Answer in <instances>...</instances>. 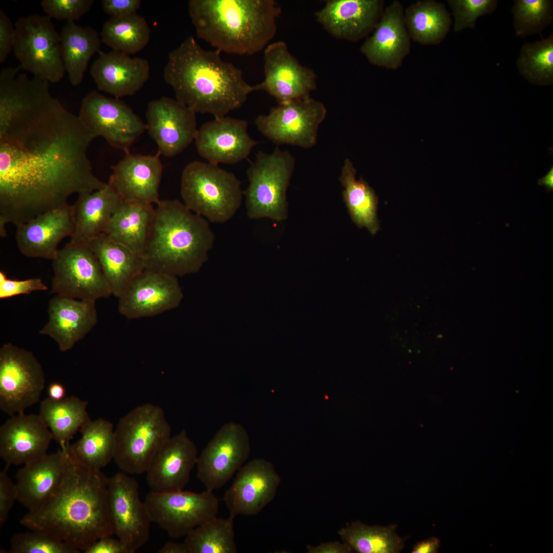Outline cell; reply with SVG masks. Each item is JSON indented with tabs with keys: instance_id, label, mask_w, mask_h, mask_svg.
I'll list each match as a JSON object with an SVG mask.
<instances>
[{
	"instance_id": "obj_1",
	"label": "cell",
	"mask_w": 553,
	"mask_h": 553,
	"mask_svg": "<svg viewBox=\"0 0 553 553\" xmlns=\"http://www.w3.org/2000/svg\"><path fill=\"white\" fill-rule=\"evenodd\" d=\"M49 82L26 74L0 82V235L105 186L87 151L97 136L53 97Z\"/></svg>"
},
{
	"instance_id": "obj_2",
	"label": "cell",
	"mask_w": 553,
	"mask_h": 553,
	"mask_svg": "<svg viewBox=\"0 0 553 553\" xmlns=\"http://www.w3.org/2000/svg\"><path fill=\"white\" fill-rule=\"evenodd\" d=\"M64 477L39 508L28 512L20 523L83 551L97 540L114 535L107 501L108 478L100 470L78 462L69 452Z\"/></svg>"
},
{
	"instance_id": "obj_3",
	"label": "cell",
	"mask_w": 553,
	"mask_h": 553,
	"mask_svg": "<svg viewBox=\"0 0 553 553\" xmlns=\"http://www.w3.org/2000/svg\"><path fill=\"white\" fill-rule=\"evenodd\" d=\"M221 53L203 49L190 36L168 54L164 80L173 89L175 99L196 113L226 116L255 91L242 71L225 61Z\"/></svg>"
},
{
	"instance_id": "obj_4",
	"label": "cell",
	"mask_w": 553,
	"mask_h": 553,
	"mask_svg": "<svg viewBox=\"0 0 553 553\" xmlns=\"http://www.w3.org/2000/svg\"><path fill=\"white\" fill-rule=\"evenodd\" d=\"M281 8L274 0H190L197 37L221 52L251 55L275 35Z\"/></svg>"
},
{
	"instance_id": "obj_5",
	"label": "cell",
	"mask_w": 553,
	"mask_h": 553,
	"mask_svg": "<svg viewBox=\"0 0 553 553\" xmlns=\"http://www.w3.org/2000/svg\"><path fill=\"white\" fill-rule=\"evenodd\" d=\"M215 242L209 222L177 199L156 204L145 248L144 269L175 276L199 271Z\"/></svg>"
},
{
	"instance_id": "obj_6",
	"label": "cell",
	"mask_w": 553,
	"mask_h": 553,
	"mask_svg": "<svg viewBox=\"0 0 553 553\" xmlns=\"http://www.w3.org/2000/svg\"><path fill=\"white\" fill-rule=\"evenodd\" d=\"M183 203L209 222L224 223L240 208L243 191L235 174L209 162L195 161L183 169L180 183Z\"/></svg>"
},
{
	"instance_id": "obj_7",
	"label": "cell",
	"mask_w": 553,
	"mask_h": 553,
	"mask_svg": "<svg viewBox=\"0 0 553 553\" xmlns=\"http://www.w3.org/2000/svg\"><path fill=\"white\" fill-rule=\"evenodd\" d=\"M114 432L113 460L121 471L130 475L145 473L172 436L163 410L151 403L138 406L122 416Z\"/></svg>"
},
{
	"instance_id": "obj_8",
	"label": "cell",
	"mask_w": 553,
	"mask_h": 553,
	"mask_svg": "<svg viewBox=\"0 0 553 553\" xmlns=\"http://www.w3.org/2000/svg\"><path fill=\"white\" fill-rule=\"evenodd\" d=\"M294 166L293 156L279 147L270 154H256L246 170L248 186L243 191L249 219L281 221L287 218L286 193Z\"/></svg>"
},
{
	"instance_id": "obj_9",
	"label": "cell",
	"mask_w": 553,
	"mask_h": 553,
	"mask_svg": "<svg viewBox=\"0 0 553 553\" xmlns=\"http://www.w3.org/2000/svg\"><path fill=\"white\" fill-rule=\"evenodd\" d=\"M13 51L21 69L48 82L64 77L60 36L51 18L38 14L18 18L14 24Z\"/></svg>"
},
{
	"instance_id": "obj_10",
	"label": "cell",
	"mask_w": 553,
	"mask_h": 553,
	"mask_svg": "<svg viewBox=\"0 0 553 553\" xmlns=\"http://www.w3.org/2000/svg\"><path fill=\"white\" fill-rule=\"evenodd\" d=\"M50 294L96 302L112 294L99 262L87 243L70 241L52 260Z\"/></svg>"
},
{
	"instance_id": "obj_11",
	"label": "cell",
	"mask_w": 553,
	"mask_h": 553,
	"mask_svg": "<svg viewBox=\"0 0 553 553\" xmlns=\"http://www.w3.org/2000/svg\"><path fill=\"white\" fill-rule=\"evenodd\" d=\"M327 114L325 105L310 95L271 108L255 119L258 131L273 143L310 148L316 144L317 130Z\"/></svg>"
},
{
	"instance_id": "obj_12",
	"label": "cell",
	"mask_w": 553,
	"mask_h": 553,
	"mask_svg": "<svg viewBox=\"0 0 553 553\" xmlns=\"http://www.w3.org/2000/svg\"><path fill=\"white\" fill-rule=\"evenodd\" d=\"M152 522L173 539L187 536L196 527L217 516L219 500L213 491H151L144 501Z\"/></svg>"
},
{
	"instance_id": "obj_13",
	"label": "cell",
	"mask_w": 553,
	"mask_h": 553,
	"mask_svg": "<svg viewBox=\"0 0 553 553\" xmlns=\"http://www.w3.org/2000/svg\"><path fill=\"white\" fill-rule=\"evenodd\" d=\"M42 367L33 353L12 343L0 348V409L12 416L37 403L44 388Z\"/></svg>"
},
{
	"instance_id": "obj_14",
	"label": "cell",
	"mask_w": 553,
	"mask_h": 553,
	"mask_svg": "<svg viewBox=\"0 0 553 553\" xmlns=\"http://www.w3.org/2000/svg\"><path fill=\"white\" fill-rule=\"evenodd\" d=\"M107 501L114 535L135 552L148 541L152 522L138 482L122 471L108 478Z\"/></svg>"
},
{
	"instance_id": "obj_15",
	"label": "cell",
	"mask_w": 553,
	"mask_h": 553,
	"mask_svg": "<svg viewBox=\"0 0 553 553\" xmlns=\"http://www.w3.org/2000/svg\"><path fill=\"white\" fill-rule=\"evenodd\" d=\"M78 116L97 137L126 153L146 130V124L126 103L95 90L83 97Z\"/></svg>"
},
{
	"instance_id": "obj_16",
	"label": "cell",
	"mask_w": 553,
	"mask_h": 553,
	"mask_svg": "<svg viewBox=\"0 0 553 553\" xmlns=\"http://www.w3.org/2000/svg\"><path fill=\"white\" fill-rule=\"evenodd\" d=\"M250 451L249 436L244 427L225 423L198 456V479L209 491L222 487L245 463Z\"/></svg>"
},
{
	"instance_id": "obj_17",
	"label": "cell",
	"mask_w": 553,
	"mask_h": 553,
	"mask_svg": "<svg viewBox=\"0 0 553 553\" xmlns=\"http://www.w3.org/2000/svg\"><path fill=\"white\" fill-rule=\"evenodd\" d=\"M264 79L254 85L273 97L278 104L309 96L316 88L317 75L302 65L283 41L269 44L264 50Z\"/></svg>"
},
{
	"instance_id": "obj_18",
	"label": "cell",
	"mask_w": 553,
	"mask_h": 553,
	"mask_svg": "<svg viewBox=\"0 0 553 553\" xmlns=\"http://www.w3.org/2000/svg\"><path fill=\"white\" fill-rule=\"evenodd\" d=\"M183 297L177 276L144 269L118 297V310L129 319L150 317L176 308Z\"/></svg>"
},
{
	"instance_id": "obj_19",
	"label": "cell",
	"mask_w": 553,
	"mask_h": 553,
	"mask_svg": "<svg viewBox=\"0 0 553 553\" xmlns=\"http://www.w3.org/2000/svg\"><path fill=\"white\" fill-rule=\"evenodd\" d=\"M196 114L172 98L162 97L149 102L145 113L146 130L160 154L174 157L194 140L198 131Z\"/></svg>"
},
{
	"instance_id": "obj_20",
	"label": "cell",
	"mask_w": 553,
	"mask_h": 553,
	"mask_svg": "<svg viewBox=\"0 0 553 553\" xmlns=\"http://www.w3.org/2000/svg\"><path fill=\"white\" fill-rule=\"evenodd\" d=\"M280 478L272 464L256 458L238 471L223 500L230 516L257 515L274 497Z\"/></svg>"
},
{
	"instance_id": "obj_21",
	"label": "cell",
	"mask_w": 553,
	"mask_h": 553,
	"mask_svg": "<svg viewBox=\"0 0 553 553\" xmlns=\"http://www.w3.org/2000/svg\"><path fill=\"white\" fill-rule=\"evenodd\" d=\"M194 140L199 155L218 165L239 162L259 143L250 136L247 121L228 116L204 123L198 129Z\"/></svg>"
},
{
	"instance_id": "obj_22",
	"label": "cell",
	"mask_w": 553,
	"mask_h": 553,
	"mask_svg": "<svg viewBox=\"0 0 553 553\" xmlns=\"http://www.w3.org/2000/svg\"><path fill=\"white\" fill-rule=\"evenodd\" d=\"M198 458L197 447L184 430L172 436L145 472L151 491L166 493L183 490L189 482Z\"/></svg>"
},
{
	"instance_id": "obj_23",
	"label": "cell",
	"mask_w": 553,
	"mask_h": 553,
	"mask_svg": "<svg viewBox=\"0 0 553 553\" xmlns=\"http://www.w3.org/2000/svg\"><path fill=\"white\" fill-rule=\"evenodd\" d=\"M384 10L382 0H329L315 19L334 38L355 42L374 31Z\"/></svg>"
},
{
	"instance_id": "obj_24",
	"label": "cell",
	"mask_w": 553,
	"mask_h": 553,
	"mask_svg": "<svg viewBox=\"0 0 553 553\" xmlns=\"http://www.w3.org/2000/svg\"><path fill=\"white\" fill-rule=\"evenodd\" d=\"M53 439L39 414L14 415L0 428V456L7 466L25 465L47 454Z\"/></svg>"
},
{
	"instance_id": "obj_25",
	"label": "cell",
	"mask_w": 553,
	"mask_h": 553,
	"mask_svg": "<svg viewBox=\"0 0 553 553\" xmlns=\"http://www.w3.org/2000/svg\"><path fill=\"white\" fill-rule=\"evenodd\" d=\"M404 10L400 2L394 1L384 9L373 34L360 46V52L371 64L396 70L410 53L411 39L405 24Z\"/></svg>"
},
{
	"instance_id": "obj_26",
	"label": "cell",
	"mask_w": 553,
	"mask_h": 553,
	"mask_svg": "<svg viewBox=\"0 0 553 553\" xmlns=\"http://www.w3.org/2000/svg\"><path fill=\"white\" fill-rule=\"evenodd\" d=\"M158 152L146 155L126 153L112 166L108 183L122 201L157 204L160 200L159 188L163 172Z\"/></svg>"
},
{
	"instance_id": "obj_27",
	"label": "cell",
	"mask_w": 553,
	"mask_h": 553,
	"mask_svg": "<svg viewBox=\"0 0 553 553\" xmlns=\"http://www.w3.org/2000/svg\"><path fill=\"white\" fill-rule=\"evenodd\" d=\"M74 230L73 205L40 214L17 227L16 240L20 252L30 258L53 260L60 241Z\"/></svg>"
},
{
	"instance_id": "obj_28",
	"label": "cell",
	"mask_w": 553,
	"mask_h": 553,
	"mask_svg": "<svg viewBox=\"0 0 553 553\" xmlns=\"http://www.w3.org/2000/svg\"><path fill=\"white\" fill-rule=\"evenodd\" d=\"M48 320L39 333L52 338L59 349H71L96 325V302L55 295L48 308Z\"/></svg>"
},
{
	"instance_id": "obj_29",
	"label": "cell",
	"mask_w": 553,
	"mask_h": 553,
	"mask_svg": "<svg viewBox=\"0 0 553 553\" xmlns=\"http://www.w3.org/2000/svg\"><path fill=\"white\" fill-rule=\"evenodd\" d=\"M90 68V74L97 89L120 98L138 92L150 75L148 61L131 57L120 51H99Z\"/></svg>"
},
{
	"instance_id": "obj_30",
	"label": "cell",
	"mask_w": 553,
	"mask_h": 553,
	"mask_svg": "<svg viewBox=\"0 0 553 553\" xmlns=\"http://www.w3.org/2000/svg\"><path fill=\"white\" fill-rule=\"evenodd\" d=\"M67 446L23 465L17 471L15 476L17 501L28 512L41 507L62 482L68 460Z\"/></svg>"
},
{
	"instance_id": "obj_31",
	"label": "cell",
	"mask_w": 553,
	"mask_h": 553,
	"mask_svg": "<svg viewBox=\"0 0 553 553\" xmlns=\"http://www.w3.org/2000/svg\"><path fill=\"white\" fill-rule=\"evenodd\" d=\"M121 199L108 183L103 188L78 195L73 206L74 230L70 241L87 243L104 233Z\"/></svg>"
},
{
	"instance_id": "obj_32",
	"label": "cell",
	"mask_w": 553,
	"mask_h": 553,
	"mask_svg": "<svg viewBox=\"0 0 553 553\" xmlns=\"http://www.w3.org/2000/svg\"><path fill=\"white\" fill-rule=\"evenodd\" d=\"M96 256L112 294L117 298L133 279L144 270L141 256L110 239L105 233L87 243Z\"/></svg>"
},
{
	"instance_id": "obj_33",
	"label": "cell",
	"mask_w": 553,
	"mask_h": 553,
	"mask_svg": "<svg viewBox=\"0 0 553 553\" xmlns=\"http://www.w3.org/2000/svg\"><path fill=\"white\" fill-rule=\"evenodd\" d=\"M154 210L150 203L122 200L104 233L141 256L147 241Z\"/></svg>"
},
{
	"instance_id": "obj_34",
	"label": "cell",
	"mask_w": 553,
	"mask_h": 553,
	"mask_svg": "<svg viewBox=\"0 0 553 553\" xmlns=\"http://www.w3.org/2000/svg\"><path fill=\"white\" fill-rule=\"evenodd\" d=\"M60 36L62 61L69 81L80 84L91 57L100 50L102 42L98 32L90 26H82L67 21Z\"/></svg>"
},
{
	"instance_id": "obj_35",
	"label": "cell",
	"mask_w": 553,
	"mask_h": 553,
	"mask_svg": "<svg viewBox=\"0 0 553 553\" xmlns=\"http://www.w3.org/2000/svg\"><path fill=\"white\" fill-rule=\"evenodd\" d=\"M404 22L414 41L426 46L440 44L452 24L445 5L433 0L419 1L404 10Z\"/></svg>"
},
{
	"instance_id": "obj_36",
	"label": "cell",
	"mask_w": 553,
	"mask_h": 553,
	"mask_svg": "<svg viewBox=\"0 0 553 553\" xmlns=\"http://www.w3.org/2000/svg\"><path fill=\"white\" fill-rule=\"evenodd\" d=\"M356 170L347 159L339 180L344 186L343 197L352 221L359 228H366L372 235L379 229L377 210L378 199L375 191L362 178L356 180Z\"/></svg>"
},
{
	"instance_id": "obj_37",
	"label": "cell",
	"mask_w": 553,
	"mask_h": 553,
	"mask_svg": "<svg viewBox=\"0 0 553 553\" xmlns=\"http://www.w3.org/2000/svg\"><path fill=\"white\" fill-rule=\"evenodd\" d=\"M88 404L76 396L59 400L48 397L41 402L39 414L60 448H66L73 436L91 420Z\"/></svg>"
},
{
	"instance_id": "obj_38",
	"label": "cell",
	"mask_w": 553,
	"mask_h": 553,
	"mask_svg": "<svg viewBox=\"0 0 553 553\" xmlns=\"http://www.w3.org/2000/svg\"><path fill=\"white\" fill-rule=\"evenodd\" d=\"M111 422L100 418L91 420L81 430V437L68 445L71 455L82 464L100 470L113 459L115 432Z\"/></svg>"
},
{
	"instance_id": "obj_39",
	"label": "cell",
	"mask_w": 553,
	"mask_h": 553,
	"mask_svg": "<svg viewBox=\"0 0 553 553\" xmlns=\"http://www.w3.org/2000/svg\"><path fill=\"white\" fill-rule=\"evenodd\" d=\"M100 35L102 42L113 50L134 54L148 43L151 29L146 19L135 13L110 17L104 23Z\"/></svg>"
},
{
	"instance_id": "obj_40",
	"label": "cell",
	"mask_w": 553,
	"mask_h": 553,
	"mask_svg": "<svg viewBox=\"0 0 553 553\" xmlns=\"http://www.w3.org/2000/svg\"><path fill=\"white\" fill-rule=\"evenodd\" d=\"M396 525L368 526L356 521L339 530L343 540L360 553H396L404 546L405 539L396 533Z\"/></svg>"
},
{
	"instance_id": "obj_41",
	"label": "cell",
	"mask_w": 553,
	"mask_h": 553,
	"mask_svg": "<svg viewBox=\"0 0 553 553\" xmlns=\"http://www.w3.org/2000/svg\"><path fill=\"white\" fill-rule=\"evenodd\" d=\"M235 517L210 519L185 536L184 542L189 553H236Z\"/></svg>"
},
{
	"instance_id": "obj_42",
	"label": "cell",
	"mask_w": 553,
	"mask_h": 553,
	"mask_svg": "<svg viewBox=\"0 0 553 553\" xmlns=\"http://www.w3.org/2000/svg\"><path fill=\"white\" fill-rule=\"evenodd\" d=\"M516 65L519 73L529 83L537 86L553 84V34L546 38L525 42Z\"/></svg>"
},
{
	"instance_id": "obj_43",
	"label": "cell",
	"mask_w": 553,
	"mask_h": 553,
	"mask_svg": "<svg viewBox=\"0 0 553 553\" xmlns=\"http://www.w3.org/2000/svg\"><path fill=\"white\" fill-rule=\"evenodd\" d=\"M516 35L521 38L539 34L553 22V1L515 0L511 10Z\"/></svg>"
},
{
	"instance_id": "obj_44",
	"label": "cell",
	"mask_w": 553,
	"mask_h": 553,
	"mask_svg": "<svg viewBox=\"0 0 553 553\" xmlns=\"http://www.w3.org/2000/svg\"><path fill=\"white\" fill-rule=\"evenodd\" d=\"M10 553H79L66 543L37 530L14 534L11 538Z\"/></svg>"
},
{
	"instance_id": "obj_45",
	"label": "cell",
	"mask_w": 553,
	"mask_h": 553,
	"mask_svg": "<svg viewBox=\"0 0 553 553\" xmlns=\"http://www.w3.org/2000/svg\"><path fill=\"white\" fill-rule=\"evenodd\" d=\"M452 12L455 32L465 29H475L478 18L493 13L498 5L497 0H448Z\"/></svg>"
},
{
	"instance_id": "obj_46",
	"label": "cell",
	"mask_w": 553,
	"mask_h": 553,
	"mask_svg": "<svg viewBox=\"0 0 553 553\" xmlns=\"http://www.w3.org/2000/svg\"><path fill=\"white\" fill-rule=\"evenodd\" d=\"M93 0H42L41 7L50 18L75 21L92 8Z\"/></svg>"
},
{
	"instance_id": "obj_47",
	"label": "cell",
	"mask_w": 553,
	"mask_h": 553,
	"mask_svg": "<svg viewBox=\"0 0 553 553\" xmlns=\"http://www.w3.org/2000/svg\"><path fill=\"white\" fill-rule=\"evenodd\" d=\"M48 287L40 278L24 280L8 279L3 271H0V299H4L20 294H29L37 291L48 290Z\"/></svg>"
},
{
	"instance_id": "obj_48",
	"label": "cell",
	"mask_w": 553,
	"mask_h": 553,
	"mask_svg": "<svg viewBox=\"0 0 553 553\" xmlns=\"http://www.w3.org/2000/svg\"><path fill=\"white\" fill-rule=\"evenodd\" d=\"M9 466L0 473V525L8 519L10 512L16 501L17 493L15 485L7 474Z\"/></svg>"
},
{
	"instance_id": "obj_49",
	"label": "cell",
	"mask_w": 553,
	"mask_h": 553,
	"mask_svg": "<svg viewBox=\"0 0 553 553\" xmlns=\"http://www.w3.org/2000/svg\"><path fill=\"white\" fill-rule=\"evenodd\" d=\"M15 37L14 26L10 18L0 9V62H4L13 50Z\"/></svg>"
},
{
	"instance_id": "obj_50",
	"label": "cell",
	"mask_w": 553,
	"mask_h": 553,
	"mask_svg": "<svg viewBox=\"0 0 553 553\" xmlns=\"http://www.w3.org/2000/svg\"><path fill=\"white\" fill-rule=\"evenodd\" d=\"M140 0H102L103 11L110 17L121 16L137 13L140 7Z\"/></svg>"
},
{
	"instance_id": "obj_51",
	"label": "cell",
	"mask_w": 553,
	"mask_h": 553,
	"mask_svg": "<svg viewBox=\"0 0 553 553\" xmlns=\"http://www.w3.org/2000/svg\"><path fill=\"white\" fill-rule=\"evenodd\" d=\"M112 536L101 538L83 551L84 553H129L127 549L119 539Z\"/></svg>"
},
{
	"instance_id": "obj_52",
	"label": "cell",
	"mask_w": 553,
	"mask_h": 553,
	"mask_svg": "<svg viewBox=\"0 0 553 553\" xmlns=\"http://www.w3.org/2000/svg\"><path fill=\"white\" fill-rule=\"evenodd\" d=\"M308 550L311 553H344L350 552L351 547L347 543L342 544L338 542L322 544L318 546H308Z\"/></svg>"
},
{
	"instance_id": "obj_53",
	"label": "cell",
	"mask_w": 553,
	"mask_h": 553,
	"mask_svg": "<svg viewBox=\"0 0 553 553\" xmlns=\"http://www.w3.org/2000/svg\"><path fill=\"white\" fill-rule=\"evenodd\" d=\"M440 544V540L435 537L417 542L413 547V553H436Z\"/></svg>"
},
{
	"instance_id": "obj_54",
	"label": "cell",
	"mask_w": 553,
	"mask_h": 553,
	"mask_svg": "<svg viewBox=\"0 0 553 553\" xmlns=\"http://www.w3.org/2000/svg\"><path fill=\"white\" fill-rule=\"evenodd\" d=\"M159 553H189L185 544L172 541L166 542L158 551Z\"/></svg>"
},
{
	"instance_id": "obj_55",
	"label": "cell",
	"mask_w": 553,
	"mask_h": 553,
	"mask_svg": "<svg viewBox=\"0 0 553 553\" xmlns=\"http://www.w3.org/2000/svg\"><path fill=\"white\" fill-rule=\"evenodd\" d=\"M48 393L49 398L53 400H59L65 398L66 390L62 384L54 382L49 386Z\"/></svg>"
},
{
	"instance_id": "obj_56",
	"label": "cell",
	"mask_w": 553,
	"mask_h": 553,
	"mask_svg": "<svg viewBox=\"0 0 553 553\" xmlns=\"http://www.w3.org/2000/svg\"><path fill=\"white\" fill-rule=\"evenodd\" d=\"M538 185L544 186L547 192L553 190V167L550 168L548 172L543 177L539 179L537 182Z\"/></svg>"
}]
</instances>
